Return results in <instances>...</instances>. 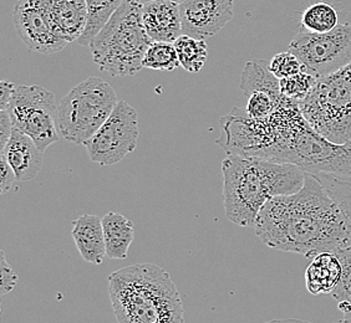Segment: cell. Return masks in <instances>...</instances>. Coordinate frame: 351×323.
<instances>
[{
	"instance_id": "cell-9",
	"label": "cell",
	"mask_w": 351,
	"mask_h": 323,
	"mask_svg": "<svg viewBox=\"0 0 351 323\" xmlns=\"http://www.w3.org/2000/svg\"><path fill=\"white\" fill-rule=\"evenodd\" d=\"M140 135L138 115L129 102L120 100L100 129L84 143L90 161L114 166L135 152Z\"/></svg>"
},
{
	"instance_id": "cell-13",
	"label": "cell",
	"mask_w": 351,
	"mask_h": 323,
	"mask_svg": "<svg viewBox=\"0 0 351 323\" xmlns=\"http://www.w3.org/2000/svg\"><path fill=\"white\" fill-rule=\"evenodd\" d=\"M142 21L152 41L175 42L182 35L180 4L169 0L143 3Z\"/></svg>"
},
{
	"instance_id": "cell-10",
	"label": "cell",
	"mask_w": 351,
	"mask_h": 323,
	"mask_svg": "<svg viewBox=\"0 0 351 323\" xmlns=\"http://www.w3.org/2000/svg\"><path fill=\"white\" fill-rule=\"evenodd\" d=\"M13 21L19 38L32 51L55 54L68 45L55 31L50 0H18L14 7Z\"/></svg>"
},
{
	"instance_id": "cell-6",
	"label": "cell",
	"mask_w": 351,
	"mask_h": 323,
	"mask_svg": "<svg viewBox=\"0 0 351 323\" xmlns=\"http://www.w3.org/2000/svg\"><path fill=\"white\" fill-rule=\"evenodd\" d=\"M115 90L100 77H88L59 102L58 122L64 140L84 144L100 129L119 103Z\"/></svg>"
},
{
	"instance_id": "cell-17",
	"label": "cell",
	"mask_w": 351,
	"mask_h": 323,
	"mask_svg": "<svg viewBox=\"0 0 351 323\" xmlns=\"http://www.w3.org/2000/svg\"><path fill=\"white\" fill-rule=\"evenodd\" d=\"M341 277V263L334 253H322L313 257L305 271V285L311 295L331 294Z\"/></svg>"
},
{
	"instance_id": "cell-2",
	"label": "cell",
	"mask_w": 351,
	"mask_h": 323,
	"mask_svg": "<svg viewBox=\"0 0 351 323\" xmlns=\"http://www.w3.org/2000/svg\"><path fill=\"white\" fill-rule=\"evenodd\" d=\"M223 202L227 219L252 227L264 204L278 196L299 192L305 172L291 163L261 157L230 155L222 162Z\"/></svg>"
},
{
	"instance_id": "cell-8",
	"label": "cell",
	"mask_w": 351,
	"mask_h": 323,
	"mask_svg": "<svg viewBox=\"0 0 351 323\" xmlns=\"http://www.w3.org/2000/svg\"><path fill=\"white\" fill-rule=\"evenodd\" d=\"M288 50L297 56L303 71L320 79L351 64V25L339 24L324 34L300 30Z\"/></svg>"
},
{
	"instance_id": "cell-12",
	"label": "cell",
	"mask_w": 351,
	"mask_h": 323,
	"mask_svg": "<svg viewBox=\"0 0 351 323\" xmlns=\"http://www.w3.org/2000/svg\"><path fill=\"white\" fill-rule=\"evenodd\" d=\"M306 175L315 178L351 219V140L335 144L330 155Z\"/></svg>"
},
{
	"instance_id": "cell-33",
	"label": "cell",
	"mask_w": 351,
	"mask_h": 323,
	"mask_svg": "<svg viewBox=\"0 0 351 323\" xmlns=\"http://www.w3.org/2000/svg\"><path fill=\"white\" fill-rule=\"evenodd\" d=\"M267 323H311L306 321H299V320H276V321H270ZM340 323V322H337Z\"/></svg>"
},
{
	"instance_id": "cell-18",
	"label": "cell",
	"mask_w": 351,
	"mask_h": 323,
	"mask_svg": "<svg viewBox=\"0 0 351 323\" xmlns=\"http://www.w3.org/2000/svg\"><path fill=\"white\" fill-rule=\"evenodd\" d=\"M102 225L106 244V256L115 260L126 259L130 246L135 239L134 222L122 214L110 211L106 216H102Z\"/></svg>"
},
{
	"instance_id": "cell-4",
	"label": "cell",
	"mask_w": 351,
	"mask_h": 323,
	"mask_svg": "<svg viewBox=\"0 0 351 323\" xmlns=\"http://www.w3.org/2000/svg\"><path fill=\"white\" fill-rule=\"evenodd\" d=\"M140 0H123L90 50L102 73L111 76H132L143 68L142 61L152 42L142 21Z\"/></svg>"
},
{
	"instance_id": "cell-25",
	"label": "cell",
	"mask_w": 351,
	"mask_h": 323,
	"mask_svg": "<svg viewBox=\"0 0 351 323\" xmlns=\"http://www.w3.org/2000/svg\"><path fill=\"white\" fill-rule=\"evenodd\" d=\"M341 263V277L330 295L338 302L351 303V246L348 245L334 253Z\"/></svg>"
},
{
	"instance_id": "cell-3",
	"label": "cell",
	"mask_w": 351,
	"mask_h": 323,
	"mask_svg": "<svg viewBox=\"0 0 351 323\" xmlns=\"http://www.w3.org/2000/svg\"><path fill=\"white\" fill-rule=\"evenodd\" d=\"M108 295L119 323H184L181 294L169 272L156 263L112 272Z\"/></svg>"
},
{
	"instance_id": "cell-11",
	"label": "cell",
	"mask_w": 351,
	"mask_h": 323,
	"mask_svg": "<svg viewBox=\"0 0 351 323\" xmlns=\"http://www.w3.org/2000/svg\"><path fill=\"white\" fill-rule=\"evenodd\" d=\"M234 0H182L183 34L206 40L218 34L233 18Z\"/></svg>"
},
{
	"instance_id": "cell-31",
	"label": "cell",
	"mask_w": 351,
	"mask_h": 323,
	"mask_svg": "<svg viewBox=\"0 0 351 323\" xmlns=\"http://www.w3.org/2000/svg\"><path fill=\"white\" fill-rule=\"evenodd\" d=\"M15 86L16 85H14V83L9 82V81H1V83H0V109L1 111L7 109L8 105H9V102L12 100Z\"/></svg>"
},
{
	"instance_id": "cell-21",
	"label": "cell",
	"mask_w": 351,
	"mask_h": 323,
	"mask_svg": "<svg viewBox=\"0 0 351 323\" xmlns=\"http://www.w3.org/2000/svg\"><path fill=\"white\" fill-rule=\"evenodd\" d=\"M300 24L303 30L309 33H329L339 27L338 10L329 3L319 1L305 9Z\"/></svg>"
},
{
	"instance_id": "cell-19",
	"label": "cell",
	"mask_w": 351,
	"mask_h": 323,
	"mask_svg": "<svg viewBox=\"0 0 351 323\" xmlns=\"http://www.w3.org/2000/svg\"><path fill=\"white\" fill-rule=\"evenodd\" d=\"M241 90L247 96L256 91H263L270 94L277 103H280L285 97L280 92L279 79L270 71L269 61L264 59H253L245 64L241 81Z\"/></svg>"
},
{
	"instance_id": "cell-16",
	"label": "cell",
	"mask_w": 351,
	"mask_h": 323,
	"mask_svg": "<svg viewBox=\"0 0 351 323\" xmlns=\"http://www.w3.org/2000/svg\"><path fill=\"white\" fill-rule=\"evenodd\" d=\"M50 16L55 31L66 42L77 41L88 24L85 0H50Z\"/></svg>"
},
{
	"instance_id": "cell-28",
	"label": "cell",
	"mask_w": 351,
	"mask_h": 323,
	"mask_svg": "<svg viewBox=\"0 0 351 323\" xmlns=\"http://www.w3.org/2000/svg\"><path fill=\"white\" fill-rule=\"evenodd\" d=\"M0 254H1V263H0L1 287H0V294H1V297H4L7 294L13 291L15 285L18 283V275L14 272L12 266L8 263L5 253L1 250Z\"/></svg>"
},
{
	"instance_id": "cell-27",
	"label": "cell",
	"mask_w": 351,
	"mask_h": 323,
	"mask_svg": "<svg viewBox=\"0 0 351 323\" xmlns=\"http://www.w3.org/2000/svg\"><path fill=\"white\" fill-rule=\"evenodd\" d=\"M269 68L277 79L282 80L302 73L303 65L297 56L288 50L276 55L269 61Z\"/></svg>"
},
{
	"instance_id": "cell-29",
	"label": "cell",
	"mask_w": 351,
	"mask_h": 323,
	"mask_svg": "<svg viewBox=\"0 0 351 323\" xmlns=\"http://www.w3.org/2000/svg\"><path fill=\"white\" fill-rule=\"evenodd\" d=\"M16 181V175L14 173L10 164L8 163L4 155H0V192L4 194L13 187Z\"/></svg>"
},
{
	"instance_id": "cell-34",
	"label": "cell",
	"mask_w": 351,
	"mask_h": 323,
	"mask_svg": "<svg viewBox=\"0 0 351 323\" xmlns=\"http://www.w3.org/2000/svg\"><path fill=\"white\" fill-rule=\"evenodd\" d=\"M140 1L143 4V3H147V1H151V0H140ZM169 1H173V3H177V4H181L182 0H169Z\"/></svg>"
},
{
	"instance_id": "cell-15",
	"label": "cell",
	"mask_w": 351,
	"mask_h": 323,
	"mask_svg": "<svg viewBox=\"0 0 351 323\" xmlns=\"http://www.w3.org/2000/svg\"><path fill=\"white\" fill-rule=\"evenodd\" d=\"M76 248L86 263L100 265L106 256V244L104 235L102 218L97 216H79L71 222Z\"/></svg>"
},
{
	"instance_id": "cell-22",
	"label": "cell",
	"mask_w": 351,
	"mask_h": 323,
	"mask_svg": "<svg viewBox=\"0 0 351 323\" xmlns=\"http://www.w3.org/2000/svg\"><path fill=\"white\" fill-rule=\"evenodd\" d=\"M173 44L181 66L189 73H199L208 57L206 41L182 34Z\"/></svg>"
},
{
	"instance_id": "cell-5",
	"label": "cell",
	"mask_w": 351,
	"mask_h": 323,
	"mask_svg": "<svg viewBox=\"0 0 351 323\" xmlns=\"http://www.w3.org/2000/svg\"><path fill=\"white\" fill-rule=\"evenodd\" d=\"M305 120L328 141L344 144L351 140V64L317 79L299 103Z\"/></svg>"
},
{
	"instance_id": "cell-7",
	"label": "cell",
	"mask_w": 351,
	"mask_h": 323,
	"mask_svg": "<svg viewBox=\"0 0 351 323\" xmlns=\"http://www.w3.org/2000/svg\"><path fill=\"white\" fill-rule=\"evenodd\" d=\"M56 99L39 85H16L7 111L13 127L24 132L41 152L60 140Z\"/></svg>"
},
{
	"instance_id": "cell-14",
	"label": "cell",
	"mask_w": 351,
	"mask_h": 323,
	"mask_svg": "<svg viewBox=\"0 0 351 323\" xmlns=\"http://www.w3.org/2000/svg\"><path fill=\"white\" fill-rule=\"evenodd\" d=\"M0 155L7 158L16 181L21 182L33 181L44 166V152L29 135L16 128H14L12 137Z\"/></svg>"
},
{
	"instance_id": "cell-24",
	"label": "cell",
	"mask_w": 351,
	"mask_h": 323,
	"mask_svg": "<svg viewBox=\"0 0 351 323\" xmlns=\"http://www.w3.org/2000/svg\"><path fill=\"white\" fill-rule=\"evenodd\" d=\"M317 81V77H314L313 75L302 71V73L291 76V77L279 80V82H280V92L287 99L300 103L306 99L308 94H311V91L315 86Z\"/></svg>"
},
{
	"instance_id": "cell-30",
	"label": "cell",
	"mask_w": 351,
	"mask_h": 323,
	"mask_svg": "<svg viewBox=\"0 0 351 323\" xmlns=\"http://www.w3.org/2000/svg\"><path fill=\"white\" fill-rule=\"evenodd\" d=\"M13 122L7 109L0 112V153L5 149L8 142L13 133Z\"/></svg>"
},
{
	"instance_id": "cell-20",
	"label": "cell",
	"mask_w": 351,
	"mask_h": 323,
	"mask_svg": "<svg viewBox=\"0 0 351 323\" xmlns=\"http://www.w3.org/2000/svg\"><path fill=\"white\" fill-rule=\"evenodd\" d=\"M88 5V24L77 42L82 47H90L95 36L101 31L110 18L123 3V0H85Z\"/></svg>"
},
{
	"instance_id": "cell-26",
	"label": "cell",
	"mask_w": 351,
	"mask_h": 323,
	"mask_svg": "<svg viewBox=\"0 0 351 323\" xmlns=\"http://www.w3.org/2000/svg\"><path fill=\"white\" fill-rule=\"evenodd\" d=\"M278 105L279 103L274 101L270 94L263 91H256L248 96L245 115L252 120H264L273 114Z\"/></svg>"
},
{
	"instance_id": "cell-23",
	"label": "cell",
	"mask_w": 351,
	"mask_h": 323,
	"mask_svg": "<svg viewBox=\"0 0 351 323\" xmlns=\"http://www.w3.org/2000/svg\"><path fill=\"white\" fill-rule=\"evenodd\" d=\"M142 66L160 71H173L181 66L173 42L152 41L143 56Z\"/></svg>"
},
{
	"instance_id": "cell-1",
	"label": "cell",
	"mask_w": 351,
	"mask_h": 323,
	"mask_svg": "<svg viewBox=\"0 0 351 323\" xmlns=\"http://www.w3.org/2000/svg\"><path fill=\"white\" fill-rule=\"evenodd\" d=\"M254 229L271 249L313 259L350 244L351 219L320 183L305 173L304 185L299 192L274 196L264 204Z\"/></svg>"
},
{
	"instance_id": "cell-32",
	"label": "cell",
	"mask_w": 351,
	"mask_h": 323,
	"mask_svg": "<svg viewBox=\"0 0 351 323\" xmlns=\"http://www.w3.org/2000/svg\"><path fill=\"white\" fill-rule=\"evenodd\" d=\"M339 311L343 312V318L340 323H351V303L350 302H339L338 305Z\"/></svg>"
}]
</instances>
